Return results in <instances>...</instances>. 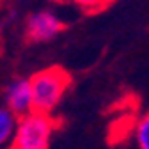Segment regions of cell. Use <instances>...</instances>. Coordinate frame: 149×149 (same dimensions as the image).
Masks as SVG:
<instances>
[{
    "label": "cell",
    "mask_w": 149,
    "mask_h": 149,
    "mask_svg": "<svg viewBox=\"0 0 149 149\" xmlns=\"http://www.w3.org/2000/svg\"><path fill=\"white\" fill-rule=\"evenodd\" d=\"M71 85V74L61 66H52L30 77L32 112L52 116Z\"/></svg>",
    "instance_id": "6da1fadb"
},
{
    "label": "cell",
    "mask_w": 149,
    "mask_h": 149,
    "mask_svg": "<svg viewBox=\"0 0 149 149\" xmlns=\"http://www.w3.org/2000/svg\"><path fill=\"white\" fill-rule=\"evenodd\" d=\"M57 123L52 116L30 112L18 121V128L9 149H48Z\"/></svg>",
    "instance_id": "7a4b0ae2"
},
{
    "label": "cell",
    "mask_w": 149,
    "mask_h": 149,
    "mask_svg": "<svg viewBox=\"0 0 149 149\" xmlns=\"http://www.w3.org/2000/svg\"><path fill=\"white\" fill-rule=\"evenodd\" d=\"M66 23L61 20L59 14H55L50 9H37L27 14L23 23V36L32 45H41L55 39L62 30Z\"/></svg>",
    "instance_id": "3957f363"
},
{
    "label": "cell",
    "mask_w": 149,
    "mask_h": 149,
    "mask_svg": "<svg viewBox=\"0 0 149 149\" xmlns=\"http://www.w3.org/2000/svg\"><path fill=\"white\" fill-rule=\"evenodd\" d=\"M4 101H6V108H9L18 117L29 116L32 112L30 78H27V77L13 78L4 89Z\"/></svg>",
    "instance_id": "277c9868"
},
{
    "label": "cell",
    "mask_w": 149,
    "mask_h": 149,
    "mask_svg": "<svg viewBox=\"0 0 149 149\" xmlns=\"http://www.w3.org/2000/svg\"><path fill=\"white\" fill-rule=\"evenodd\" d=\"M18 121L20 117L16 114L6 107H0V149H9L18 128Z\"/></svg>",
    "instance_id": "5b68a950"
},
{
    "label": "cell",
    "mask_w": 149,
    "mask_h": 149,
    "mask_svg": "<svg viewBox=\"0 0 149 149\" xmlns=\"http://www.w3.org/2000/svg\"><path fill=\"white\" fill-rule=\"evenodd\" d=\"M133 137H135L139 149H149V112L137 121L135 130H133Z\"/></svg>",
    "instance_id": "8992f818"
}]
</instances>
